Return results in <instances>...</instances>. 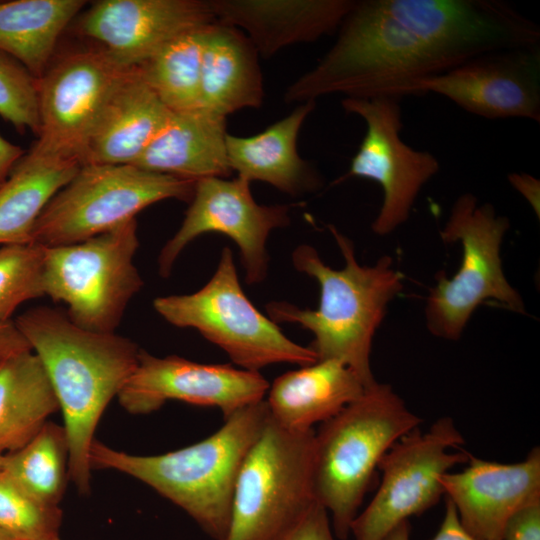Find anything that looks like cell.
Wrapping results in <instances>:
<instances>
[{"label":"cell","mask_w":540,"mask_h":540,"mask_svg":"<svg viewBox=\"0 0 540 540\" xmlns=\"http://www.w3.org/2000/svg\"><path fill=\"white\" fill-rule=\"evenodd\" d=\"M26 152L0 135V187Z\"/></svg>","instance_id":"74e56055"},{"label":"cell","mask_w":540,"mask_h":540,"mask_svg":"<svg viewBox=\"0 0 540 540\" xmlns=\"http://www.w3.org/2000/svg\"><path fill=\"white\" fill-rule=\"evenodd\" d=\"M341 104L347 113L363 119L366 132L340 181L361 177L381 186L383 201L372 230L377 235H388L408 220L419 192L438 173L440 163L429 151L403 141L400 98L344 97Z\"/></svg>","instance_id":"4fadbf2b"},{"label":"cell","mask_w":540,"mask_h":540,"mask_svg":"<svg viewBox=\"0 0 540 540\" xmlns=\"http://www.w3.org/2000/svg\"><path fill=\"white\" fill-rule=\"evenodd\" d=\"M0 540H14V539L0 529Z\"/></svg>","instance_id":"60d3db41"},{"label":"cell","mask_w":540,"mask_h":540,"mask_svg":"<svg viewBox=\"0 0 540 540\" xmlns=\"http://www.w3.org/2000/svg\"><path fill=\"white\" fill-rule=\"evenodd\" d=\"M464 437L452 418L436 420L428 430L409 432L385 453L378 470L380 485L366 508L351 524L355 540H383L411 516L424 513L444 495L442 476L467 463Z\"/></svg>","instance_id":"8fae6325"},{"label":"cell","mask_w":540,"mask_h":540,"mask_svg":"<svg viewBox=\"0 0 540 540\" xmlns=\"http://www.w3.org/2000/svg\"><path fill=\"white\" fill-rule=\"evenodd\" d=\"M329 230L345 260L343 268L326 265L310 245H300L292 253L295 269L316 279L320 286L318 308L301 309L272 301L266 311L276 324L295 323L312 332L310 348L317 359L344 363L368 388L377 382L370 364L372 340L388 304L402 290V277L389 256L373 266L358 264L351 240L334 226Z\"/></svg>","instance_id":"3957f363"},{"label":"cell","mask_w":540,"mask_h":540,"mask_svg":"<svg viewBox=\"0 0 540 540\" xmlns=\"http://www.w3.org/2000/svg\"><path fill=\"white\" fill-rule=\"evenodd\" d=\"M289 221V206L258 204L250 182L241 177L197 180L180 228L160 251L159 274L168 277L180 253L195 238L218 232L239 247L247 283H260L267 273V238L272 230Z\"/></svg>","instance_id":"5bb4252c"},{"label":"cell","mask_w":540,"mask_h":540,"mask_svg":"<svg viewBox=\"0 0 540 540\" xmlns=\"http://www.w3.org/2000/svg\"><path fill=\"white\" fill-rule=\"evenodd\" d=\"M3 473L39 502L58 506L69 478L63 426L47 422L26 445L6 454Z\"/></svg>","instance_id":"f1b7e54d"},{"label":"cell","mask_w":540,"mask_h":540,"mask_svg":"<svg viewBox=\"0 0 540 540\" xmlns=\"http://www.w3.org/2000/svg\"><path fill=\"white\" fill-rule=\"evenodd\" d=\"M133 67L104 49L71 52L38 78L40 129L26 153L81 164L88 140L110 95Z\"/></svg>","instance_id":"7c38bea8"},{"label":"cell","mask_w":540,"mask_h":540,"mask_svg":"<svg viewBox=\"0 0 540 540\" xmlns=\"http://www.w3.org/2000/svg\"><path fill=\"white\" fill-rule=\"evenodd\" d=\"M421 419L388 384L376 382L315 432L313 492L346 540L385 453Z\"/></svg>","instance_id":"5b68a950"},{"label":"cell","mask_w":540,"mask_h":540,"mask_svg":"<svg viewBox=\"0 0 540 540\" xmlns=\"http://www.w3.org/2000/svg\"><path fill=\"white\" fill-rule=\"evenodd\" d=\"M25 350L31 347L14 320L0 322V360Z\"/></svg>","instance_id":"d590c367"},{"label":"cell","mask_w":540,"mask_h":540,"mask_svg":"<svg viewBox=\"0 0 540 540\" xmlns=\"http://www.w3.org/2000/svg\"><path fill=\"white\" fill-rule=\"evenodd\" d=\"M501 540H540V500L518 510L507 521Z\"/></svg>","instance_id":"836d02e7"},{"label":"cell","mask_w":540,"mask_h":540,"mask_svg":"<svg viewBox=\"0 0 540 540\" xmlns=\"http://www.w3.org/2000/svg\"><path fill=\"white\" fill-rule=\"evenodd\" d=\"M357 374L334 359L317 360L277 377L265 400L270 417L292 431H308L323 423L365 391Z\"/></svg>","instance_id":"7402d4cb"},{"label":"cell","mask_w":540,"mask_h":540,"mask_svg":"<svg viewBox=\"0 0 540 540\" xmlns=\"http://www.w3.org/2000/svg\"><path fill=\"white\" fill-rule=\"evenodd\" d=\"M4 458H5V455L0 454V473H1L2 470H3Z\"/></svg>","instance_id":"b9f144b4"},{"label":"cell","mask_w":540,"mask_h":540,"mask_svg":"<svg viewBox=\"0 0 540 540\" xmlns=\"http://www.w3.org/2000/svg\"><path fill=\"white\" fill-rule=\"evenodd\" d=\"M315 106L316 101L300 103L289 115L250 137L227 134L231 170L249 182H266L288 194L319 187L318 173L297 151L299 131Z\"/></svg>","instance_id":"603a6c76"},{"label":"cell","mask_w":540,"mask_h":540,"mask_svg":"<svg viewBox=\"0 0 540 540\" xmlns=\"http://www.w3.org/2000/svg\"><path fill=\"white\" fill-rule=\"evenodd\" d=\"M36 540H60V538H59L58 534H54V535H50V536L43 537V538L36 539Z\"/></svg>","instance_id":"ab89813d"},{"label":"cell","mask_w":540,"mask_h":540,"mask_svg":"<svg viewBox=\"0 0 540 540\" xmlns=\"http://www.w3.org/2000/svg\"><path fill=\"white\" fill-rule=\"evenodd\" d=\"M45 248L34 243L0 246V322L24 302L44 296Z\"/></svg>","instance_id":"f546056e"},{"label":"cell","mask_w":540,"mask_h":540,"mask_svg":"<svg viewBox=\"0 0 540 540\" xmlns=\"http://www.w3.org/2000/svg\"><path fill=\"white\" fill-rule=\"evenodd\" d=\"M315 431H292L270 416L239 469L230 519L219 540H276L316 501Z\"/></svg>","instance_id":"8992f818"},{"label":"cell","mask_w":540,"mask_h":540,"mask_svg":"<svg viewBox=\"0 0 540 540\" xmlns=\"http://www.w3.org/2000/svg\"><path fill=\"white\" fill-rule=\"evenodd\" d=\"M431 540H481L462 525L453 503L446 498L445 513L439 530Z\"/></svg>","instance_id":"e575fe53"},{"label":"cell","mask_w":540,"mask_h":540,"mask_svg":"<svg viewBox=\"0 0 540 540\" xmlns=\"http://www.w3.org/2000/svg\"><path fill=\"white\" fill-rule=\"evenodd\" d=\"M0 116L23 133L40 129L38 79L18 60L0 50Z\"/></svg>","instance_id":"1f68e13d"},{"label":"cell","mask_w":540,"mask_h":540,"mask_svg":"<svg viewBox=\"0 0 540 540\" xmlns=\"http://www.w3.org/2000/svg\"><path fill=\"white\" fill-rule=\"evenodd\" d=\"M214 22L208 1L101 0L80 16L77 30L122 65L137 67L175 38Z\"/></svg>","instance_id":"e0dca14e"},{"label":"cell","mask_w":540,"mask_h":540,"mask_svg":"<svg viewBox=\"0 0 540 540\" xmlns=\"http://www.w3.org/2000/svg\"><path fill=\"white\" fill-rule=\"evenodd\" d=\"M327 510L315 501L307 512L276 540H336Z\"/></svg>","instance_id":"d6a6232c"},{"label":"cell","mask_w":540,"mask_h":540,"mask_svg":"<svg viewBox=\"0 0 540 540\" xmlns=\"http://www.w3.org/2000/svg\"><path fill=\"white\" fill-rule=\"evenodd\" d=\"M195 182L134 165H82L44 207L31 243L49 248L87 240L159 201H190Z\"/></svg>","instance_id":"52a82bcc"},{"label":"cell","mask_w":540,"mask_h":540,"mask_svg":"<svg viewBox=\"0 0 540 540\" xmlns=\"http://www.w3.org/2000/svg\"><path fill=\"white\" fill-rule=\"evenodd\" d=\"M80 167L75 161L34 159L25 153L0 187V246L31 243L44 207Z\"/></svg>","instance_id":"4316f807"},{"label":"cell","mask_w":540,"mask_h":540,"mask_svg":"<svg viewBox=\"0 0 540 540\" xmlns=\"http://www.w3.org/2000/svg\"><path fill=\"white\" fill-rule=\"evenodd\" d=\"M40 359L64 419L68 475L81 494L91 484L90 449L98 422L135 370L140 348L132 340L74 324L65 312L37 306L14 320Z\"/></svg>","instance_id":"7a4b0ae2"},{"label":"cell","mask_w":540,"mask_h":540,"mask_svg":"<svg viewBox=\"0 0 540 540\" xmlns=\"http://www.w3.org/2000/svg\"><path fill=\"white\" fill-rule=\"evenodd\" d=\"M138 247L136 219L75 244L44 247V296L64 304L77 326L115 332L144 284L134 264Z\"/></svg>","instance_id":"9c48e42d"},{"label":"cell","mask_w":540,"mask_h":540,"mask_svg":"<svg viewBox=\"0 0 540 540\" xmlns=\"http://www.w3.org/2000/svg\"><path fill=\"white\" fill-rule=\"evenodd\" d=\"M153 306L168 323L196 329L241 369L259 372L276 363L305 366L318 360L310 347L286 337L247 298L228 247L222 250L215 273L200 290L158 297Z\"/></svg>","instance_id":"ba28073f"},{"label":"cell","mask_w":540,"mask_h":540,"mask_svg":"<svg viewBox=\"0 0 540 540\" xmlns=\"http://www.w3.org/2000/svg\"><path fill=\"white\" fill-rule=\"evenodd\" d=\"M410 523L404 521L389 532L383 540H410Z\"/></svg>","instance_id":"f35d334b"},{"label":"cell","mask_w":540,"mask_h":540,"mask_svg":"<svg viewBox=\"0 0 540 540\" xmlns=\"http://www.w3.org/2000/svg\"><path fill=\"white\" fill-rule=\"evenodd\" d=\"M218 23L245 30L258 54L268 58L298 43L337 31L355 0H211Z\"/></svg>","instance_id":"d6986e66"},{"label":"cell","mask_w":540,"mask_h":540,"mask_svg":"<svg viewBox=\"0 0 540 540\" xmlns=\"http://www.w3.org/2000/svg\"><path fill=\"white\" fill-rule=\"evenodd\" d=\"M258 55L241 30L211 24L203 48L199 107L224 117L260 107L264 87Z\"/></svg>","instance_id":"cb8c5ba5"},{"label":"cell","mask_w":540,"mask_h":540,"mask_svg":"<svg viewBox=\"0 0 540 540\" xmlns=\"http://www.w3.org/2000/svg\"><path fill=\"white\" fill-rule=\"evenodd\" d=\"M331 48L285 91L287 103L343 94L409 95L478 55L540 44V27L501 0H359Z\"/></svg>","instance_id":"6da1fadb"},{"label":"cell","mask_w":540,"mask_h":540,"mask_svg":"<svg viewBox=\"0 0 540 540\" xmlns=\"http://www.w3.org/2000/svg\"><path fill=\"white\" fill-rule=\"evenodd\" d=\"M226 117L202 107L172 112L133 164L144 170L197 181L228 177Z\"/></svg>","instance_id":"44dd1931"},{"label":"cell","mask_w":540,"mask_h":540,"mask_svg":"<svg viewBox=\"0 0 540 540\" xmlns=\"http://www.w3.org/2000/svg\"><path fill=\"white\" fill-rule=\"evenodd\" d=\"M509 220L498 215L490 203L477 204L470 193L459 196L440 231L445 243L459 241L462 262L452 278L443 271L430 290L425 306L430 333L446 340H458L476 308L494 299L507 309L525 313L524 302L507 281L500 248Z\"/></svg>","instance_id":"30bf717a"},{"label":"cell","mask_w":540,"mask_h":540,"mask_svg":"<svg viewBox=\"0 0 540 540\" xmlns=\"http://www.w3.org/2000/svg\"><path fill=\"white\" fill-rule=\"evenodd\" d=\"M460 472L441 478L444 495L455 506L464 528L481 540H501L507 521L540 500V449L523 461L499 463L471 454Z\"/></svg>","instance_id":"ac0fdd59"},{"label":"cell","mask_w":540,"mask_h":540,"mask_svg":"<svg viewBox=\"0 0 540 540\" xmlns=\"http://www.w3.org/2000/svg\"><path fill=\"white\" fill-rule=\"evenodd\" d=\"M265 400L227 417L207 438L158 455H134L94 440L91 469H110L148 485L185 511L213 540L228 528L232 497L241 464L264 428Z\"/></svg>","instance_id":"277c9868"},{"label":"cell","mask_w":540,"mask_h":540,"mask_svg":"<svg viewBox=\"0 0 540 540\" xmlns=\"http://www.w3.org/2000/svg\"><path fill=\"white\" fill-rule=\"evenodd\" d=\"M210 25L175 38L137 66L147 85L172 112L200 106L202 55Z\"/></svg>","instance_id":"83f0119b"},{"label":"cell","mask_w":540,"mask_h":540,"mask_svg":"<svg viewBox=\"0 0 540 540\" xmlns=\"http://www.w3.org/2000/svg\"><path fill=\"white\" fill-rule=\"evenodd\" d=\"M58 410L46 371L32 350L0 360V454L26 445Z\"/></svg>","instance_id":"d4e9b609"},{"label":"cell","mask_w":540,"mask_h":540,"mask_svg":"<svg viewBox=\"0 0 540 540\" xmlns=\"http://www.w3.org/2000/svg\"><path fill=\"white\" fill-rule=\"evenodd\" d=\"M508 180L511 185L527 199L539 216V180L527 173L516 172L510 173L508 175Z\"/></svg>","instance_id":"8d00e7d4"},{"label":"cell","mask_w":540,"mask_h":540,"mask_svg":"<svg viewBox=\"0 0 540 540\" xmlns=\"http://www.w3.org/2000/svg\"><path fill=\"white\" fill-rule=\"evenodd\" d=\"M268 381L257 371L227 364H201L176 355L140 350L137 366L117 398L129 413L144 415L169 400L218 408L224 419L264 400Z\"/></svg>","instance_id":"9a60e30c"},{"label":"cell","mask_w":540,"mask_h":540,"mask_svg":"<svg viewBox=\"0 0 540 540\" xmlns=\"http://www.w3.org/2000/svg\"><path fill=\"white\" fill-rule=\"evenodd\" d=\"M62 512L43 504L0 473V529L14 540H36L58 534Z\"/></svg>","instance_id":"4dcf8cb0"},{"label":"cell","mask_w":540,"mask_h":540,"mask_svg":"<svg viewBox=\"0 0 540 540\" xmlns=\"http://www.w3.org/2000/svg\"><path fill=\"white\" fill-rule=\"evenodd\" d=\"M487 119L540 122V44L490 51L414 85Z\"/></svg>","instance_id":"2e32d148"},{"label":"cell","mask_w":540,"mask_h":540,"mask_svg":"<svg viewBox=\"0 0 540 540\" xmlns=\"http://www.w3.org/2000/svg\"><path fill=\"white\" fill-rule=\"evenodd\" d=\"M169 110L133 67L107 100L82 165H133L167 123Z\"/></svg>","instance_id":"ffe728a7"},{"label":"cell","mask_w":540,"mask_h":540,"mask_svg":"<svg viewBox=\"0 0 540 540\" xmlns=\"http://www.w3.org/2000/svg\"><path fill=\"white\" fill-rule=\"evenodd\" d=\"M85 3L83 0L0 1V50L40 78L49 66L60 35Z\"/></svg>","instance_id":"484cf974"}]
</instances>
